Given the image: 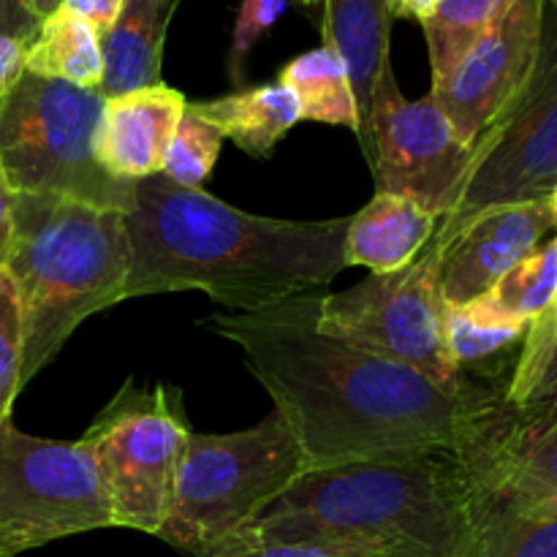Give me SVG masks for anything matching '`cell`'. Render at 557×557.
Segmentation results:
<instances>
[{
	"label": "cell",
	"mask_w": 557,
	"mask_h": 557,
	"mask_svg": "<svg viewBox=\"0 0 557 557\" xmlns=\"http://www.w3.org/2000/svg\"><path fill=\"white\" fill-rule=\"evenodd\" d=\"M319 9L324 47L346 63L362 125L375 82L389 63V11L384 0H319Z\"/></svg>",
	"instance_id": "cell-17"
},
{
	"label": "cell",
	"mask_w": 557,
	"mask_h": 557,
	"mask_svg": "<svg viewBox=\"0 0 557 557\" xmlns=\"http://www.w3.org/2000/svg\"><path fill=\"white\" fill-rule=\"evenodd\" d=\"M3 270L22 308L25 389L82 321L125 302L131 272L125 212L63 196L14 194V234Z\"/></svg>",
	"instance_id": "cell-4"
},
{
	"label": "cell",
	"mask_w": 557,
	"mask_h": 557,
	"mask_svg": "<svg viewBox=\"0 0 557 557\" xmlns=\"http://www.w3.org/2000/svg\"><path fill=\"white\" fill-rule=\"evenodd\" d=\"M30 5H33V11L38 14V20H44V16L52 14V11L58 9L60 0H30Z\"/></svg>",
	"instance_id": "cell-37"
},
{
	"label": "cell",
	"mask_w": 557,
	"mask_h": 557,
	"mask_svg": "<svg viewBox=\"0 0 557 557\" xmlns=\"http://www.w3.org/2000/svg\"><path fill=\"white\" fill-rule=\"evenodd\" d=\"M547 3L553 5V9H555V14H557V0H547Z\"/></svg>",
	"instance_id": "cell-40"
},
{
	"label": "cell",
	"mask_w": 557,
	"mask_h": 557,
	"mask_svg": "<svg viewBox=\"0 0 557 557\" xmlns=\"http://www.w3.org/2000/svg\"><path fill=\"white\" fill-rule=\"evenodd\" d=\"M319 292L201 319L243 351L305 457V471L446 449L487 476L525 413L484 381L438 386L417 370L315 330Z\"/></svg>",
	"instance_id": "cell-1"
},
{
	"label": "cell",
	"mask_w": 557,
	"mask_h": 557,
	"mask_svg": "<svg viewBox=\"0 0 557 557\" xmlns=\"http://www.w3.org/2000/svg\"><path fill=\"white\" fill-rule=\"evenodd\" d=\"M544 20L547 0H515L449 76L430 87L466 145H476L525 90L542 54Z\"/></svg>",
	"instance_id": "cell-12"
},
{
	"label": "cell",
	"mask_w": 557,
	"mask_h": 557,
	"mask_svg": "<svg viewBox=\"0 0 557 557\" xmlns=\"http://www.w3.org/2000/svg\"><path fill=\"white\" fill-rule=\"evenodd\" d=\"M0 103H3V98H0Z\"/></svg>",
	"instance_id": "cell-41"
},
{
	"label": "cell",
	"mask_w": 557,
	"mask_h": 557,
	"mask_svg": "<svg viewBox=\"0 0 557 557\" xmlns=\"http://www.w3.org/2000/svg\"><path fill=\"white\" fill-rule=\"evenodd\" d=\"M215 557H384L362 544L324 542H232Z\"/></svg>",
	"instance_id": "cell-30"
},
{
	"label": "cell",
	"mask_w": 557,
	"mask_h": 557,
	"mask_svg": "<svg viewBox=\"0 0 557 557\" xmlns=\"http://www.w3.org/2000/svg\"><path fill=\"white\" fill-rule=\"evenodd\" d=\"M199 117L215 125L223 139H232L243 152L267 158L277 141L299 123V107L281 82L250 87L212 101L188 103Z\"/></svg>",
	"instance_id": "cell-19"
},
{
	"label": "cell",
	"mask_w": 557,
	"mask_h": 557,
	"mask_svg": "<svg viewBox=\"0 0 557 557\" xmlns=\"http://www.w3.org/2000/svg\"><path fill=\"white\" fill-rule=\"evenodd\" d=\"M549 201H553V212H555V239H557V188L553 190V196H549Z\"/></svg>",
	"instance_id": "cell-38"
},
{
	"label": "cell",
	"mask_w": 557,
	"mask_h": 557,
	"mask_svg": "<svg viewBox=\"0 0 557 557\" xmlns=\"http://www.w3.org/2000/svg\"><path fill=\"white\" fill-rule=\"evenodd\" d=\"M482 476L446 449L305 471L234 542L362 544L384 557H476Z\"/></svg>",
	"instance_id": "cell-3"
},
{
	"label": "cell",
	"mask_w": 557,
	"mask_h": 557,
	"mask_svg": "<svg viewBox=\"0 0 557 557\" xmlns=\"http://www.w3.org/2000/svg\"><path fill=\"white\" fill-rule=\"evenodd\" d=\"M525 324L490 313L479 302L457 305V308L444 310L446 351H449V359L460 370H466V364L504 351L511 343L525 337Z\"/></svg>",
	"instance_id": "cell-25"
},
{
	"label": "cell",
	"mask_w": 557,
	"mask_h": 557,
	"mask_svg": "<svg viewBox=\"0 0 557 557\" xmlns=\"http://www.w3.org/2000/svg\"><path fill=\"white\" fill-rule=\"evenodd\" d=\"M506 397L522 413H536L553 408L557 400V335L544 346L533 362L515 368Z\"/></svg>",
	"instance_id": "cell-28"
},
{
	"label": "cell",
	"mask_w": 557,
	"mask_h": 557,
	"mask_svg": "<svg viewBox=\"0 0 557 557\" xmlns=\"http://www.w3.org/2000/svg\"><path fill=\"white\" fill-rule=\"evenodd\" d=\"M22 354L25 330L14 281L0 270V422L11 419V406L22 392Z\"/></svg>",
	"instance_id": "cell-27"
},
{
	"label": "cell",
	"mask_w": 557,
	"mask_h": 557,
	"mask_svg": "<svg viewBox=\"0 0 557 557\" xmlns=\"http://www.w3.org/2000/svg\"><path fill=\"white\" fill-rule=\"evenodd\" d=\"M557 297V239L553 237L542 248L511 267L484 297L473 299L490 313L520 321L531 326L539 315L547 313Z\"/></svg>",
	"instance_id": "cell-23"
},
{
	"label": "cell",
	"mask_w": 557,
	"mask_h": 557,
	"mask_svg": "<svg viewBox=\"0 0 557 557\" xmlns=\"http://www.w3.org/2000/svg\"><path fill=\"white\" fill-rule=\"evenodd\" d=\"M515 0H441L435 14L424 22L433 85L444 82L462 54L511 9Z\"/></svg>",
	"instance_id": "cell-22"
},
{
	"label": "cell",
	"mask_w": 557,
	"mask_h": 557,
	"mask_svg": "<svg viewBox=\"0 0 557 557\" xmlns=\"http://www.w3.org/2000/svg\"><path fill=\"white\" fill-rule=\"evenodd\" d=\"M302 473V449L277 411L239 433L190 430L158 539L185 555L215 557Z\"/></svg>",
	"instance_id": "cell-5"
},
{
	"label": "cell",
	"mask_w": 557,
	"mask_h": 557,
	"mask_svg": "<svg viewBox=\"0 0 557 557\" xmlns=\"http://www.w3.org/2000/svg\"><path fill=\"white\" fill-rule=\"evenodd\" d=\"M221 147V131L207 123L205 117H199L194 109L185 107L177 131L172 136V145H169L161 174L172 183L183 185V188H201V183L215 169Z\"/></svg>",
	"instance_id": "cell-26"
},
{
	"label": "cell",
	"mask_w": 557,
	"mask_h": 557,
	"mask_svg": "<svg viewBox=\"0 0 557 557\" xmlns=\"http://www.w3.org/2000/svg\"><path fill=\"white\" fill-rule=\"evenodd\" d=\"M557 188V14L547 3L536 71L504 117L476 141L468 183L433 239L444 248L473 215L500 205L549 199Z\"/></svg>",
	"instance_id": "cell-10"
},
{
	"label": "cell",
	"mask_w": 557,
	"mask_h": 557,
	"mask_svg": "<svg viewBox=\"0 0 557 557\" xmlns=\"http://www.w3.org/2000/svg\"><path fill=\"white\" fill-rule=\"evenodd\" d=\"M351 215L277 221L183 188L163 174L139 180L125 212L131 272L125 299L205 292L223 308L250 310L319 292L348 267Z\"/></svg>",
	"instance_id": "cell-2"
},
{
	"label": "cell",
	"mask_w": 557,
	"mask_h": 557,
	"mask_svg": "<svg viewBox=\"0 0 557 557\" xmlns=\"http://www.w3.org/2000/svg\"><path fill=\"white\" fill-rule=\"evenodd\" d=\"M476 557H557V511L517 515L484 498Z\"/></svg>",
	"instance_id": "cell-24"
},
{
	"label": "cell",
	"mask_w": 557,
	"mask_h": 557,
	"mask_svg": "<svg viewBox=\"0 0 557 557\" xmlns=\"http://www.w3.org/2000/svg\"><path fill=\"white\" fill-rule=\"evenodd\" d=\"M188 435L177 386L147 389L128 379L103 406L82 441L96 462L114 528L161 533Z\"/></svg>",
	"instance_id": "cell-7"
},
{
	"label": "cell",
	"mask_w": 557,
	"mask_h": 557,
	"mask_svg": "<svg viewBox=\"0 0 557 557\" xmlns=\"http://www.w3.org/2000/svg\"><path fill=\"white\" fill-rule=\"evenodd\" d=\"M112 525L85 441L27 435L0 422V557Z\"/></svg>",
	"instance_id": "cell-9"
},
{
	"label": "cell",
	"mask_w": 557,
	"mask_h": 557,
	"mask_svg": "<svg viewBox=\"0 0 557 557\" xmlns=\"http://www.w3.org/2000/svg\"><path fill=\"white\" fill-rule=\"evenodd\" d=\"M375 180V194L406 196L444 221L468 183L476 145H466L433 92L408 101L392 63L375 82L373 101L357 131Z\"/></svg>",
	"instance_id": "cell-11"
},
{
	"label": "cell",
	"mask_w": 557,
	"mask_h": 557,
	"mask_svg": "<svg viewBox=\"0 0 557 557\" xmlns=\"http://www.w3.org/2000/svg\"><path fill=\"white\" fill-rule=\"evenodd\" d=\"M185 107L183 92L163 82L107 98L96 134L98 166L120 183L161 174Z\"/></svg>",
	"instance_id": "cell-14"
},
{
	"label": "cell",
	"mask_w": 557,
	"mask_h": 557,
	"mask_svg": "<svg viewBox=\"0 0 557 557\" xmlns=\"http://www.w3.org/2000/svg\"><path fill=\"white\" fill-rule=\"evenodd\" d=\"M38 25V14L33 11L30 0H0V33L9 38H16L27 47L30 38L36 36Z\"/></svg>",
	"instance_id": "cell-32"
},
{
	"label": "cell",
	"mask_w": 557,
	"mask_h": 557,
	"mask_svg": "<svg viewBox=\"0 0 557 557\" xmlns=\"http://www.w3.org/2000/svg\"><path fill=\"white\" fill-rule=\"evenodd\" d=\"M292 0H243L237 14V25H234L232 36V54H228V65H232V76H243L245 60H248L250 49L261 41L267 30L286 14ZM308 9H315L319 0H299Z\"/></svg>",
	"instance_id": "cell-29"
},
{
	"label": "cell",
	"mask_w": 557,
	"mask_h": 557,
	"mask_svg": "<svg viewBox=\"0 0 557 557\" xmlns=\"http://www.w3.org/2000/svg\"><path fill=\"white\" fill-rule=\"evenodd\" d=\"M435 228L438 218L406 196L375 194L348 223V267H368L373 275L403 270L428 248Z\"/></svg>",
	"instance_id": "cell-16"
},
{
	"label": "cell",
	"mask_w": 557,
	"mask_h": 557,
	"mask_svg": "<svg viewBox=\"0 0 557 557\" xmlns=\"http://www.w3.org/2000/svg\"><path fill=\"white\" fill-rule=\"evenodd\" d=\"M60 5L85 20L103 41V36L117 25L125 0H60Z\"/></svg>",
	"instance_id": "cell-31"
},
{
	"label": "cell",
	"mask_w": 557,
	"mask_h": 557,
	"mask_svg": "<svg viewBox=\"0 0 557 557\" xmlns=\"http://www.w3.org/2000/svg\"><path fill=\"white\" fill-rule=\"evenodd\" d=\"M547 419H553V422L557 424V400H555V406L549 408V413H547Z\"/></svg>",
	"instance_id": "cell-39"
},
{
	"label": "cell",
	"mask_w": 557,
	"mask_h": 557,
	"mask_svg": "<svg viewBox=\"0 0 557 557\" xmlns=\"http://www.w3.org/2000/svg\"><path fill=\"white\" fill-rule=\"evenodd\" d=\"M25 71V44L0 33V98L16 85Z\"/></svg>",
	"instance_id": "cell-34"
},
{
	"label": "cell",
	"mask_w": 557,
	"mask_h": 557,
	"mask_svg": "<svg viewBox=\"0 0 557 557\" xmlns=\"http://www.w3.org/2000/svg\"><path fill=\"white\" fill-rule=\"evenodd\" d=\"M25 71L44 79L101 90L103 41L85 20L63 5L47 14L25 47Z\"/></svg>",
	"instance_id": "cell-20"
},
{
	"label": "cell",
	"mask_w": 557,
	"mask_h": 557,
	"mask_svg": "<svg viewBox=\"0 0 557 557\" xmlns=\"http://www.w3.org/2000/svg\"><path fill=\"white\" fill-rule=\"evenodd\" d=\"M389 20H413L419 25L430 20L438 9L441 0H384Z\"/></svg>",
	"instance_id": "cell-36"
},
{
	"label": "cell",
	"mask_w": 557,
	"mask_h": 557,
	"mask_svg": "<svg viewBox=\"0 0 557 557\" xmlns=\"http://www.w3.org/2000/svg\"><path fill=\"white\" fill-rule=\"evenodd\" d=\"M555 232L553 201L500 205L473 215L441 248V297L446 308L484 297L506 272L542 248Z\"/></svg>",
	"instance_id": "cell-13"
},
{
	"label": "cell",
	"mask_w": 557,
	"mask_h": 557,
	"mask_svg": "<svg viewBox=\"0 0 557 557\" xmlns=\"http://www.w3.org/2000/svg\"><path fill=\"white\" fill-rule=\"evenodd\" d=\"M444 297H441V248H428L408 267L341 294H324L315 330L375 357L417 370L438 386H460L468 379L446 351Z\"/></svg>",
	"instance_id": "cell-8"
},
{
	"label": "cell",
	"mask_w": 557,
	"mask_h": 557,
	"mask_svg": "<svg viewBox=\"0 0 557 557\" xmlns=\"http://www.w3.org/2000/svg\"><path fill=\"white\" fill-rule=\"evenodd\" d=\"M484 498L517 515L557 511V424L522 417L484 479Z\"/></svg>",
	"instance_id": "cell-15"
},
{
	"label": "cell",
	"mask_w": 557,
	"mask_h": 557,
	"mask_svg": "<svg viewBox=\"0 0 557 557\" xmlns=\"http://www.w3.org/2000/svg\"><path fill=\"white\" fill-rule=\"evenodd\" d=\"M281 85L288 87L299 107V120H315L351 128L357 134L359 112L351 76L341 54L321 44L319 49L294 58L281 71Z\"/></svg>",
	"instance_id": "cell-21"
},
{
	"label": "cell",
	"mask_w": 557,
	"mask_h": 557,
	"mask_svg": "<svg viewBox=\"0 0 557 557\" xmlns=\"http://www.w3.org/2000/svg\"><path fill=\"white\" fill-rule=\"evenodd\" d=\"M180 0H125L117 25L103 36L101 96L161 82L163 44Z\"/></svg>",
	"instance_id": "cell-18"
},
{
	"label": "cell",
	"mask_w": 557,
	"mask_h": 557,
	"mask_svg": "<svg viewBox=\"0 0 557 557\" xmlns=\"http://www.w3.org/2000/svg\"><path fill=\"white\" fill-rule=\"evenodd\" d=\"M103 101L98 90L22 71L0 103V169L9 188L128 212L136 183L109 177L96 158Z\"/></svg>",
	"instance_id": "cell-6"
},
{
	"label": "cell",
	"mask_w": 557,
	"mask_h": 557,
	"mask_svg": "<svg viewBox=\"0 0 557 557\" xmlns=\"http://www.w3.org/2000/svg\"><path fill=\"white\" fill-rule=\"evenodd\" d=\"M555 335H557V297H555V302L547 308V313L539 315V319L528 326L525 346H522L520 359H517V368L533 362V359L544 351V346H547Z\"/></svg>",
	"instance_id": "cell-33"
},
{
	"label": "cell",
	"mask_w": 557,
	"mask_h": 557,
	"mask_svg": "<svg viewBox=\"0 0 557 557\" xmlns=\"http://www.w3.org/2000/svg\"><path fill=\"white\" fill-rule=\"evenodd\" d=\"M11 234H14V190L9 188L0 169V270L5 267L11 250Z\"/></svg>",
	"instance_id": "cell-35"
}]
</instances>
